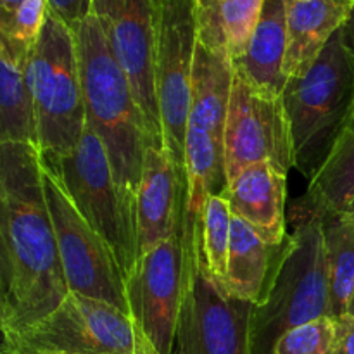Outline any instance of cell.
I'll list each match as a JSON object with an SVG mask.
<instances>
[{"label": "cell", "mask_w": 354, "mask_h": 354, "mask_svg": "<svg viewBox=\"0 0 354 354\" xmlns=\"http://www.w3.org/2000/svg\"><path fill=\"white\" fill-rule=\"evenodd\" d=\"M48 16V0H23L14 16L6 24H0V35L33 48L40 38Z\"/></svg>", "instance_id": "cell-27"}, {"label": "cell", "mask_w": 354, "mask_h": 354, "mask_svg": "<svg viewBox=\"0 0 354 354\" xmlns=\"http://www.w3.org/2000/svg\"><path fill=\"white\" fill-rule=\"evenodd\" d=\"M273 354H335L334 318L322 317L286 332Z\"/></svg>", "instance_id": "cell-26"}, {"label": "cell", "mask_w": 354, "mask_h": 354, "mask_svg": "<svg viewBox=\"0 0 354 354\" xmlns=\"http://www.w3.org/2000/svg\"><path fill=\"white\" fill-rule=\"evenodd\" d=\"M28 76L41 156L71 154L86 130L85 99L75 33L50 10L31 50Z\"/></svg>", "instance_id": "cell-5"}, {"label": "cell", "mask_w": 354, "mask_h": 354, "mask_svg": "<svg viewBox=\"0 0 354 354\" xmlns=\"http://www.w3.org/2000/svg\"><path fill=\"white\" fill-rule=\"evenodd\" d=\"M93 0H48V10L71 30L92 14Z\"/></svg>", "instance_id": "cell-28"}, {"label": "cell", "mask_w": 354, "mask_h": 354, "mask_svg": "<svg viewBox=\"0 0 354 354\" xmlns=\"http://www.w3.org/2000/svg\"><path fill=\"white\" fill-rule=\"evenodd\" d=\"M185 196L182 211L183 292L192 286L201 258V235L206 204L227 187L223 147L207 131L189 128L185 144Z\"/></svg>", "instance_id": "cell-14"}, {"label": "cell", "mask_w": 354, "mask_h": 354, "mask_svg": "<svg viewBox=\"0 0 354 354\" xmlns=\"http://www.w3.org/2000/svg\"><path fill=\"white\" fill-rule=\"evenodd\" d=\"M0 325L10 335L57 310L69 287L35 144L0 142Z\"/></svg>", "instance_id": "cell-1"}, {"label": "cell", "mask_w": 354, "mask_h": 354, "mask_svg": "<svg viewBox=\"0 0 354 354\" xmlns=\"http://www.w3.org/2000/svg\"><path fill=\"white\" fill-rule=\"evenodd\" d=\"M252 306L232 297L199 258L192 286L183 292L176 332L180 354H256Z\"/></svg>", "instance_id": "cell-13"}, {"label": "cell", "mask_w": 354, "mask_h": 354, "mask_svg": "<svg viewBox=\"0 0 354 354\" xmlns=\"http://www.w3.org/2000/svg\"><path fill=\"white\" fill-rule=\"evenodd\" d=\"M185 185L180 182L168 151L145 144L137 196L138 259L182 228Z\"/></svg>", "instance_id": "cell-15"}, {"label": "cell", "mask_w": 354, "mask_h": 354, "mask_svg": "<svg viewBox=\"0 0 354 354\" xmlns=\"http://www.w3.org/2000/svg\"><path fill=\"white\" fill-rule=\"evenodd\" d=\"M23 0H0V24H6L14 16Z\"/></svg>", "instance_id": "cell-31"}, {"label": "cell", "mask_w": 354, "mask_h": 354, "mask_svg": "<svg viewBox=\"0 0 354 354\" xmlns=\"http://www.w3.org/2000/svg\"><path fill=\"white\" fill-rule=\"evenodd\" d=\"M277 248L266 244L258 232L239 216H232L225 290L235 299L258 304L265 292Z\"/></svg>", "instance_id": "cell-22"}, {"label": "cell", "mask_w": 354, "mask_h": 354, "mask_svg": "<svg viewBox=\"0 0 354 354\" xmlns=\"http://www.w3.org/2000/svg\"><path fill=\"white\" fill-rule=\"evenodd\" d=\"M33 48L0 35V142L38 145L28 64Z\"/></svg>", "instance_id": "cell-20"}, {"label": "cell", "mask_w": 354, "mask_h": 354, "mask_svg": "<svg viewBox=\"0 0 354 354\" xmlns=\"http://www.w3.org/2000/svg\"><path fill=\"white\" fill-rule=\"evenodd\" d=\"M263 6L265 0H221V26L232 61H239L248 52Z\"/></svg>", "instance_id": "cell-25"}, {"label": "cell", "mask_w": 354, "mask_h": 354, "mask_svg": "<svg viewBox=\"0 0 354 354\" xmlns=\"http://www.w3.org/2000/svg\"><path fill=\"white\" fill-rule=\"evenodd\" d=\"M7 354H156L130 315L69 292L38 324L3 335Z\"/></svg>", "instance_id": "cell-6"}, {"label": "cell", "mask_w": 354, "mask_h": 354, "mask_svg": "<svg viewBox=\"0 0 354 354\" xmlns=\"http://www.w3.org/2000/svg\"><path fill=\"white\" fill-rule=\"evenodd\" d=\"M327 252L330 317L348 313L354 292V216L327 214L322 216Z\"/></svg>", "instance_id": "cell-23"}, {"label": "cell", "mask_w": 354, "mask_h": 354, "mask_svg": "<svg viewBox=\"0 0 354 354\" xmlns=\"http://www.w3.org/2000/svg\"><path fill=\"white\" fill-rule=\"evenodd\" d=\"M182 228L138 259L124 282L130 317L156 354H173L183 304Z\"/></svg>", "instance_id": "cell-12"}, {"label": "cell", "mask_w": 354, "mask_h": 354, "mask_svg": "<svg viewBox=\"0 0 354 354\" xmlns=\"http://www.w3.org/2000/svg\"><path fill=\"white\" fill-rule=\"evenodd\" d=\"M57 176L76 209L104 239L116 258L123 279L138 263L137 227L114 180L113 166L102 140L86 127L78 147L61 158H44Z\"/></svg>", "instance_id": "cell-7"}, {"label": "cell", "mask_w": 354, "mask_h": 354, "mask_svg": "<svg viewBox=\"0 0 354 354\" xmlns=\"http://www.w3.org/2000/svg\"><path fill=\"white\" fill-rule=\"evenodd\" d=\"M44 190L69 292L104 301L130 315L123 273L113 251L76 209L45 162Z\"/></svg>", "instance_id": "cell-9"}, {"label": "cell", "mask_w": 354, "mask_h": 354, "mask_svg": "<svg viewBox=\"0 0 354 354\" xmlns=\"http://www.w3.org/2000/svg\"><path fill=\"white\" fill-rule=\"evenodd\" d=\"M234 78V61L227 48L209 47L197 38L189 128L207 131L221 147Z\"/></svg>", "instance_id": "cell-18"}, {"label": "cell", "mask_w": 354, "mask_h": 354, "mask_svg": "<svg viewBox=\"0 0 354 354\" xmlns=\"http://www.w3.org/2000/svg\"><path fill=\"white\" fill-rule=\"evenodd\" d=\"M294 220L296 228L277 248L265 292L252 306L251 335L256 354H273L286 332L330 317L324 221L296 207Z\"/></svg>", "instance_id": "cell-3"}, {"label": "cell", "mask_w": 354, "mask_h": 354, "mask_svg": "<svg viewBox=\"0 0 354 354\" xmlns=\"http://www.w3.org/2000/svg\"><path fill=\"white\" fill-rule=\"evenodd\" d=\"M335 354H354V317L349 313L334 318Z\"/></svg>", "instance_id": "cell-29"}, {"label": "cell", "mask_w": 354, "mask_h": 354, "mask_svg": "<svg viewBox=\"0 0 354 354\" xmlns=\"http://www.w3.org/2000/svg\"><path fill=\"white\" fill-rule=\"evenodd\" d=\"M114 57L130 82L145 128V144L165 147L158 88L152 0H93Z\"/></svg>", "instance_id": "cell-11"}, {"label": "cell", "mask_w": 354, "mask_h": 354, "mask_svg": "<svg viewBox=\"0 0 354 354\" xmlns=\"http://www.w3.org/2000/svg\"><path fill=\"white\" fill-rule=\"evenodd\" d=\"M349 216H351V214H349Z\"/></svg>", "instance_id": "cell-35"}, {"label": "cell", "mask_w": 354, "mask_h": 354, "mask_svg": "<svg viewBox=\"0 0 354 354\" xmlns=\"http://www.w3.org/2000/svg\"><path fill=\"white\" fill-rule=\"evenodd\" d=\"M342 38H344V45L348 48L349 55H351L353 62H354V9L349 16L348 23L342 26Z\"/></svg>", "instance_id": "cell-30"}, {"label": "cell", "mask_w": 354, "mask_h": 354, "mask_svg": "<svg viewBox=\"0 0 354 354\" xmlns=\"http://www.w3.org/2000/svg\"><path fill=\"white\" fill-rule=\"evenodd\" d=\"M346 214H351V216H354V201L351 203V206H349V209L346 211Z\"/></svg>", "instance_id": "cell-33"}, {"label": "cell", "mask_w": 354, "mask_h": 354, "mask_svg": "<svg viewBox=\"0 0 354 354\" xmlns=\"http://www.w3.org/2000/svg\"><path fill=\"white\" fill-rule=\"evenodd\" d=\"M223 196L232 213L248 221L266 244L279 248L286 241L287 173L268 162L252 165L227 183Z\"/></svg>", "instance_id": "cell-16"}, {"label": "cell", "mask_w": 354, "mask_h": 354, "mask_svg": "<svg viewBox=\"0 0 354 354\" xmlns=\"http://www.w3.org/2000/svg\"><path fill=\"white\" fill-rule=\"evenodd\" d=\"M2 354H7V353H3V351H2Z\"/></svg>", "instance_id": "cell-34"}, {"label": "cell", "mask_w": 354, "mask_h": 354, "mask_svg": "<svg viewBox=\"0 0 354 354\" xmlns=\"http://www.w3.org/2000/svg\"><path fill=\"white\" fill-rule=\"evenodd\" d=\"M287 54V0H265L258 28L244 57L234 61L235 73L256 90L282 97L289 78L283 73Z\"/></svg>", "instance_id": "cell-19"}, {"label": "cell", "mask_w": 354, "mask_h": 354, "mask_svg": "<svg viewBox=\"0 0 354 354\" xmlns=\"http://www.w3.org/2000/svg\"><path fill=\"white\" fill-rule=\"evenodd\" d=\"M294 144V168L313 178L330 152L354 100V62L339 30L315 64L283 90Z\"/></svg>", "instance_id": "cell-4"}, {"label": "cell", "mask_w": 354, "mask_h": 354, "mask_svg": "<svg viewBox=\"0 0 354 354\" xmlns=\"http://www.w3.org/2000/svg\"><path fill=\"white\" fill-rule=\"evenodd\" d=\"M230 203L223 194H213L206 204L201 235V258L209 275L225 289L232 228Z\"/></svg>", "instance_id": "cell-24"}, {"label": "cell", "mask_w": 354, "mask_h": 354, "mask_svg": "<svg viewBox=\"0 0 354 354\" xmlns=\"http://www.w3.org/2000/svg\"><path fill=\"white\" fill-rule=\"evenodd\" d=\"M354 201V100L325 161L313 175L296 209L327 216L346 213Z\"/></svg>", "instance_id": "cell-21"}, {"label": "cell", "mask_w": 354, "mask_h": 354, "mask_svg": "<svg viewBox=\"0 0 354 354\" xmlns=\"http://www.w3.org/2000/svg\"><path fill=\"white\" fill-rule=\"evenodd\" d=\"M86 127L106 147L114 180L137 227V196L144 168L145 128L130 82L114 57L100 21L90 14L73 30Z\"/></svg>", "instance_id": "cell-2"}, {"label": "cell", "mask_w": 354, "mask_h": 354, "mask_svg": "<svg viewBox=\"0 0 354 354\" xmlns=\"http://www.w3.org/2000/svg\"><path fill=\"white\" fill-rule=\"evenodd\" d=\"M353 9L354 0H287V78H299L315 64Z\"/></svg>", "instance_id": "cell-17"}, {"label": "cell", "mask_w": 354, "mask_h": 354, "mask_svg": "<svg viewBox=\"0 0 354 354\" xmlns=\"http://www.w3.org/2000/svg\"><path fill=\"white\" fill-rule=\"evenodd\" d=\"M259 162L287 175L296 166L289 118L282 97L259 92L235 73L223 133L225 180Z\"/></svg>", "instance_id": "cell-10"}, {"label": "cell", "mask_w": 354, "mask_h": 354, "mask_svg": "<svg viewBox=\"0 0 354 354\" xmlns=\"http://www.w3.org/2000/svg\"><path fill=\"white\" fill-rule=\"evenodd\" d=\"M348 313L351 315V317H354V292H353V297L351 301H349V306H348Z\"/></svg>", "instance_id": "cell-32"}, {"label": "cell", "mask_w": 354, "mask_h": 354, "mask_svg": "<svg viewBox=\"0 0 354 354\" xmlns=\"http://www.w3.org/2000/svg\"><path fill=\"white\" fill-rule=\"evenodd\" d=\"M156 38V88L165 147L185 185V144L189 131L192 68L196 57V0H152Z\"/></svg>", "instance_id": "cell-8"}]
</instances>
